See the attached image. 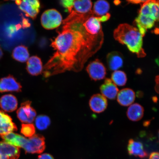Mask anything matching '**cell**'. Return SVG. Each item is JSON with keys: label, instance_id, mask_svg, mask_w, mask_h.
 Instances as JSON below:
<instances>
[{"label": "cell", "instance_id": "obj_1", "mask_svg": "<svg viewBox=\"0 0 159 159\" xmlns=\"http://www.w3.org/2000/svg\"><path fill=\"white\" fill-rule=\"evenodd\" d=\"M92 11L84 15L70 13L62 21L58 35L51 44L55 52L43 67L45 78L66 71L79 72L100 49L104 42V33L95 32L86 23Z\"/></svg>", "mask_w": 159, "mask_h": 159}, {"label": "cell", "instance_id": "obj_2", "mask_svg": "<svg viewBox=\"0 0 159 159\" xmlns=\"http://www.w3.org/2000/svg\"><path fill=\"white\" fill-rule=\"evenodd\" d=\"M114 37L121 44L126 45L131 52L139 58L146 56L143 48V37L136 27L128 24H122L115 30Z\"/></svg>", "mask_w": 159, "mask_h": 159}, {"label": "cell", "instance_id": "obj_3", "mask_svg": "<svg viewBox=\"0 0 159 159\" xmlns=\"http://www.w3.org/2000/svg\"><path fill=\"white\" fill-rule=\"evenodd\" d=\"M60 3L63 7L68 10L70 13L84 15L89 13L92 11L91 10L92 2L89 0H64L60 1Z\"/></svg>", "mask_w": 159, "mask_h": 159}, {"label": "cell", "instance_id": "obj_4", "mask_svg": "<svg viewBox=\"0 0 159 159\" xmlns=\"http://www.w3.org/2000/svg\"><path fill=\"white\" fill-rule=\"evenodd\" d=\"M61 13L55 9L47 10L43 13L41 18V25L47 30H52L60 26L62 22Z\"/></svg>", "mask_w": 159, "mask_h": 159}, {"label": "cell", "instance_id": "obj_5", "mask_svg": "<svg viewBox=\"0 0 159 159\" xmlns=\"http://www.w3.org/2000/svg\"><path fill=\"white\" fill-rule=\"evenodd\" d=\"M46 148L45 139L41 134H35L29 139H26L22 148L26 153L40 154Z\"/></svg>", "mask_w": 159, "mask_h": 159}, {"label": "cell", "instance_id": "obj_6", "mask_svg": "<svg viewBox=\"0 0 159 159\" xmlns=\"http://www.w3.org/2000/svg\"><path fill=\"white\" fill-rule=\"evenodd\" d=\"M138 15L155 23L159 21V1H147L142 5Z\"/></svg>", "mask_w": 159, "mask_h": 159}, {"label": "cell", "instance_id": "obj_7", "mask_svg": "<svg viewBox=\"0 0 159 159\" xmlns=\"http://www.w3.org/2000/svg\"><path fill=\"white\" fill-rule=\"evenodd\" d=\"M16 3L19 8L25 13L27 16L34 19L39 12L40 3L38 0L17 1Z\"/></svg>", "mask_w": 159, "mask_h": 159}, {"label": "cell", "instance_id": "obj_8", "mask_svg": "<svg viewBox=\"0 0 159 159\" xmlns=\"http://www.w3.org/2000/svg\"><path fill=\"white\" fill-rule=\"evenodd\" d=\"M17 115L21 122L30 124L34 121L37 113L34 109L31 107L30 101H28L22 103L17 111Z\"/></svg>", "mask_w": 159, "mask_h": 159}, {"label": "cell", "instance_id": "obj_9", "mask_svg": "<svg viewBox=\"0 0 159 159\" xmlns=\"http://www.w3.org/2000/svg\"><path fill=\"white\" fill-rule=\"evenodd\" d=\"M86 70L89 77L94 81L104 79L107 73L104 65L98 59L89 63L86 67Z\"/></svg>", "mask_w": 159, "mask_h": 159}, {"label": "cell", "instance_id": "obj_10", "mask_svg": "<svg viewBox=\"0 0 159 159\" xmlns=\"http://www.w3.org/2000/svg\"><path fill=\"white\" fill-rule=\"evenodd\" d=\"M20 84L11 75L0 79V92H19L21 91Z\"/></svg>", "mask_w": 159, "mask_h": 159}, {"label": "cell", "instance_id": "obj_11", "mask_svg": "<svg viewBox=\"0 0 159 159\" xmlns=\"http://www.w3.org/2000/svg\"><path fill=\"white\" fill-rule=\"evenodd\" d=\"M17 130V126L11 117L0 111V136H5Z\"/></svg>", "mask_w": 159, "mask_h": 159}, {"label": "cell", "instance_id": "obj_12", "mask_svg": "<svg viewBox=\"0 0 159 159\" xmlns=\"http://www.w3.org/2000/svg\"><path fill=\"white\" fill-rule=\"evenodd\" d=\"M19 148L3 141L0 142V159H18Z\"/></svg>", "mask_w": 159, "mask_h": 159}, {"label": "cell", "instance_id": "obj_13", "mask_svg": "<svg viewBox=\"0 0 159 159\" xmlns=\"http://www.w3.org/2000/svg\"><path fill=\"white\" fill-rule=\"evenodd\" d=\"M89 106L93 112L101 113L106 110L108 107V101L102 95L94 94L89 99Z\"/></svg>", "mask_w": 159, "mask_h": 159}, {"label": "cell", "instance_id": "obj_14", "mask_svg": "<svg viewBox=\"0 0 159 159\" xmlns=\"http://www.w3.org/2000/svg\"><path fill=\"white\" fill-rule=\"evenodd\" d=\"M127 150L129 154L131 156L139 157L142 159L146 158L148 156L142 143L133 139L129 140Z\"/></svg>", "mask_w": 159, "mask_h": 159}, {"label": "cell", "instance_id": "obj_15", "mask_svg": "<svg viewBox=\"0 0 159 159\" xmlns=\"http://www.w3.org/2000/svg\"><path fill=\"white\" fill-rule=\"evenodd\" d=\"M102 95L111 100L116 98L119 93V89L111 80L105 79L104 84L100 87Z\"/></svg>", "mask_w": 159, "mask_h": 159}, {"label": "cell", "instance_id": "obj_16", "mask_svg": "<svg viewBox=\"0 0 159 159\" xmlns=\"http://www.w3.org/2000/svg\"><path fill=\"white\" fill-rule=\"evenodd\" d=\"M135 93L133 89L129 88L122 89L117 95V101L122 106L127 107L132 104L135 100Z\"/></svg>", "mask_w": 159, "mask_h": 159}, {"label": "cell", "instance_id": "obj_17", "mask_svg": "<svg viewBox=\"0 0 159 159\" xmlns=\"http://www.w3.org/2000/svg\"><path fill=\"white\" fill-rule=\"evenodd\" d=\"M107 61L108 68L112 71L118 70L123 66L124 63L122 54L117 51L109 53L107 55Z\"/></svg>", "mask_w": 159, "mask_h": 159}, {"label": "cell", "instance_id": "obj_18", "mask_svg": "<svg viewBox=\"0 0 159 159\" xmlns=\"http://www.w3.org/2000/svg\"><path fill=\"white\" fill-rule=\"evenodd\" d=\"M17 99L12 95H5L0 98V107L5 112H12L17 109Z\"/></svg>", "mask_w": 159, "mask_h": 159}, {"label": "cell", "instance_id": "obj_19", "mask_svg": "<svg viewBox=\"0 0 159 159\" xmlns=\"http://www.w3.org/2000/svg\"><path fill=\"white\" fill-rule=\"evenodd\" d=\"M43 63L41 59L37 56L31 57L28 60L27 70L30 74L38 75L43 72Z\"/></svg>", "mask_w": 159, "mask_h": 159}, {"label": "cell", "instance_id": "obj_20", "mask_svg": "<svg viewBox=\"0 0 159 159\" xmlns=\"http://www.w3.org/2000/svg\"><path fill=\"white\" fill-rule=\"evenodd\" d=\"M144 114L143 107L138 103L130 105L127 111L128 118L129 120L134 122L140 120L143 116Z\"/></svg>", "mask_w": 159, "mask_h": 159}, {"label": "cell", "instance_id": "obj_21", "mask_svg": "<svg viewBox=\"0 0 159 159\" xmlns=\"http://www.w3.org/2000/svg\"><path fill=\"white\" fill-rule=\"evenodd\" d=\"M110 5L108 2L100 0L95 2L92 11L95 16L100 17L108 13Z\"/></svg>", "mask_w": 159, "mask_h": 159}, {"label": "cell", "instance_id": "obj_22", "mask_svg": "<svg viewBox=\"0 0 159 159\" xmlns=\"http://www.w3.org/2000/svg\"><path fill=\"white\" fill-rule=\"evenodd\" d=\"M29 53L27 47L19 45L13 49L12 57L16 60L21 62H25L29 58Z\"/></svg>", "mask_w": 159, "mask_h": 159}, {"label": "cell", "instance_id": "obj_23", "mask_svg": "<svg viewBox=\"0 0 159 159\" xmlns=\"http://www.w3.org/2000/svg\"><path fill=\"white\" fill-rule=\"evenodd\" d=\"M111 80L116 85L123 86L126 84L127 77L126 73L124 71L116 70L112 73Z\"/></svg>", "mask_w": 159, "mask_h": 159}, {"label": "cell", "instance_id": "obj_24", "mask_svg": "<svg viewBox=\"0 0 159 159\" xmlns=\"http://www.w3.org/2000/svg\"><path fill=\"white\" fill-rule=\"evenodd\" d=\"M51 121L48 116L45 115H39L35 119L36 126L39 130H45L51 125Z\"/></svg>", "mask_w": 159, "mask_h": 159}, {"label": "cell", "instance_id": "obj_25", "mask_svg": "<svg viewBox=\"0 0 159 159\" xmlns=\"http://www.w3.org/2000/svg\"><path fill=\"white\" fill-rule=\"evenodd\" d=\"M21 133L24 136L28 138L34 136L35 129L34 125L33 124H23L21 125Z\"/></svg>", "mask_w": 159, "mask_h": 159}, {"label": "cell", "instance_id": "obj_26", "mask_svg": "<svg viewBox=\"0 0 159 159\" xmlns=\"http://www.w3.org/2000/svg\"><path fill=\"white\" fill-rule=\"evenodd\" d=\"M38 159H54V158L51 154L44 153L39 155Z\"/></svg>", "mask_w": 159, "mask_h": 159}, {"label": "cell", "instance_id": "obj_27", "mask_svg": "<svg viewBox=\"0 0 159 159\" xmlns=\"http://www.w3.org/2000/svg\"><path fill=\"white\" fill-rule=\"evenodd\" d=\"M148 159H159V152H153L151 153Z\"/></svg>", "mask_w": 159, "mask_h": 159}, {"label": "cell", "instance_id": "obj_28", "mask_svg": "<svg viewBox=\"0 0 159 159\" xmlns=\"http://www.w3.org/2000/svg\"><path fill=\"white\" fill-rule=\"evenodd\" d=\"M155 81H156V85L155 87V90L157 93L159 94V75L156 77Z\"/></svg>", "mask_w": 159, "mask_h": 159}, {"label": "cell", "instance_id": "obj_29", "mask_svg": "<svg viewBox=\"0 0 159 159\" xmlns=\"http://www.w3.org/2000/svg\"><path fill=\"white\" fill-rule=\"evenodd\" d=\"M147 1H140V0H136V1H127L129 3L135 4H141L143 5V4L146 2Z\"/></svg>", "mask_w": 159, "mask_h": 159}, {"label": "cell", "instance_id": "obj_30", "mask_svg": "<svg viewBox=\"0 0 159 159\" xmlns=\"http://www.w3.org/2000/svg\"><path fill=\"white\" fill-rule=\"evenodd\" d=\"M3 55V51H2V49L0 48V59L1 58V57H2Z\"/></svg>", "mask_w": 159, "mask_h": 159}, {"label": "cell", "instance_id": "obj_31", "mask_svg": "<svg viewBox=\"0 0 159 159\" xmlns=\"http://www.w3.org/2000/svg\"><path fill=\"white\" fill-rule=\"evenodd\" d=\"M158 136L159 139V130L158 131Z\"/></svg>", "mask_w": 159, "mask_h": 159}]
</instances>
